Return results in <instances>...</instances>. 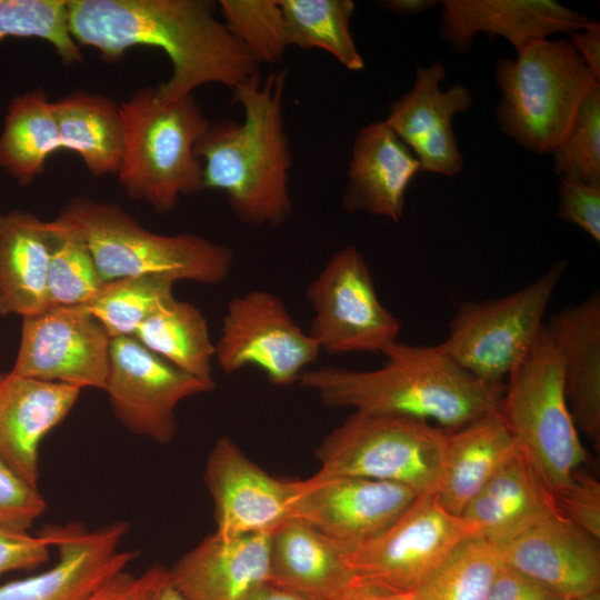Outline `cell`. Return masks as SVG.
<instances>
[{"label":"cell","mask_w":600,"mask_h":600,"mask_svg":"<svg viewBox=\"0 0 600 600\" xmlns=\"http://www.w3.org/2000/svg\"><path fill=\"white\" fill-rule=\"evenodd\" d=\"M381 354L386 358L381 368L307 369L298 383L330 408L433 421L447 431L499 409L504 383L473 377L438 344L413 346L397 340Z\"/></svg>","instance_id":"cell-2"},{"label":"cell","mask_w":600,"mask_h":600,"mask_svg":"<svg viewBox=\"0 0 600 600\" xmlns=\"http://www.w3.org/2000/svg\"><path fill=\"white\" fill-rule=\"evenodd\" d=\"M284 18L288 43L302 50L319 49L350 71L364 68L351 34L356 10L351 0H278Z\"/></svg>","instance_id":"cell-32"},{"label":"cell","mask_w":600,"mask_h":600,"mask_svg":"<svg viewBox=\"0 0 600 600\" xmlns=\"http://www.w3.org/2000/svg\"><path fill=\"white\" fill-rule=\"evenodd\" d=\"M9 37L44 40L64 64L83 61L70 33L68 0H0V41Z\"/></svg>","instance_id":"cell-36"},{"label":"cell","mask_w":600,"mask_h":600,"mask_svg":"<svg viewBox=\"0 0 600 600\" xmlns=\"http://www.w3.org/2000/svg\"><path fill=\"white\" fill-rule=\"evenodd\" d=\"M320 352L284 302L266 290H251L230 300L214 343V360L224 373L254 366L280 387L298 382Z\"/></svg>","instance_id":"cell-12"},{"label":"cell","mask_w":600,"mask_h":600,"mask_svg":"<svg viewBox=\"0 0 600 600\" xmlns=\"http://www.w3.org/2000/svg\"><path fill=\"white\" fill-rule=\"evenodd\" d=\"M174 282L154 274L132 276L103 282L86 306L112 338L134 336L139 326L173 296Z\"/></svg>","instance_id":"cell-35"},{"label":"cell","mask_w":600,"mask_h":600,"mask_svg":"<svg viewBox=\"0 0 600 600\" xmlns=\"http://www.w3.org/2000/svg\"><path fill=\"white\" fill-rule=\"evenodd\" d=\"M444 78L441 61L417 64L411 89L390 104L384 122L413 152L422 172L454 177L463 170V158L452 120L471 108L473 93L462 83L441 90Z\"/></svg>","instance_id":"cell-18"},{"label":"cell","mask_w":600,"mask_h":600,"mask_svg":"<svg viewBox=\"0 0 600 600\" xmlns=\"http://www.w3.org/2000/svg\"><path fill=\"white\" fill-rule=\"evenodd\" d=\"M554 498L560 514L600 540V482L596 478L576 469Z\"/></svg>","instance_id":"cell-40"},{"label":"cell","mask_w":600,"mask_h":600,"mask_svg":"<svg viewBox=\"0 0 600 600\" xmlns=\"http://www.w3.org/2000/svg\"><path fill=\"white\" fill-rule=\"evenodd\" d=\"M551 592L523 576L516 569L502 564L486 600H557Z\"/></svg>","instance_id":"cell-43"},{"label":"cell","mask_w":600,"mask_h":600,"mask_svg":"<svg viewBox=\"0 0 600 600\" xmlns=\"http://www.w3.org/2000/svg\"><path fill=\"white\" fill-rule=\"evenodd\" d=\"M559 513L552 491L519 451L468 503L462 517L498 544Z\"/></svg>","instance_id":"cell-25"},{"label":"cell","mask_w":600,"mask_h":600,"mask_svg":"<svg viewBox=\"0 0 600 600\" xmlns=\"http://www.w3.org/2000/svg\"><path fill=\"white\" fill-rule=\"evenodd\" d=\"M436 0H382L378 2L380 8L400 16H416L433 8Z\"/></svg>","instance_id":"cell-48"},{"label":"cell","mask_w":600,"mask_h":600,"mask_svg":"<svg viewBox=\"0 0 600 600\" xmlns=\"http://www.w3.org/2000/svg\"><path fill=\"white\" fill-rule=\"evenodd\" d=\"M81 389L0 373V458L27 483L38 488L43 438L76 404Z\"/></svg>","instance_id":"cell-21"},{"label":"cell","mask_w":600,"mask_h":600,"mask_svg":"<svg viewBox=\"0 0 600 600\" xmlns=\"http://www.w3.org/2000/svg\"><path fill=\"white\" fill-rule=\"evenodd\" d=\"M557 600H600V593L598 591V592H594V593H591V594H588V596H583V597L560 598V599H557Z\"/></svg>","instance_id":"cell-50"},{"label":"cell","mask_w":600,"mask_h":600,"mask_svg":"<svg viewBox=\"0 0 600 600\" xmlns=\"http://www.w3.org/2000/svg\"><path fill=\"white\" fill-rule=\"evenodd\" d=\"M146 572L134 576L126 570L97 587L84 600H143Z\"/></svg>","instance_id":"cell-44"},{"label":"cell","mask_w":600,"mask_h":600,"mask_svg":"<svg viewBox=\"0 0 600 600\" xmlns=\"http://www.w3.org/2000/svg\"><path fill=\"white\" fill-rule=\"evenodd\" d=\"M354 579L337 543L291 518L270 533L268 583L309 600H333Z\"/></svg>","instance_id":"cell-26"},{"label":"cell","mask_w":600,"mask_h":600,"mask_svg":"<svg viewBox=\"0 0 600 600\" xmlns=\"http://www.w3.org/2000/svg\"><path fill=\"white\" fill-rule=\"evenodd\" d=\"M439 34L458 53L468 52L478 33L501 37L516 51L539 39L571 33L591 19L553 0H442Z\"/></svg>","instance_id":"cell-20"},{"label":"cell","mask_w":600,"mask_h":600,"mask_svg":"<svg viewBox=\"0 0 600 600\" xmlns=\"http://www.w3.org/2000/svg\"><path fill=\"white\" fill-rule=\"evenodd\" d=\"M478 529L446 510L437 494L418 496L384 531L356 546L339 547L360 580L418 591L449 554Z\"/></svg>","instance_id":"cell-10"},{"label":"cell","mask_w":600,"mask_h":600,"mask_svg":"<svg viewBox=\"0 0 600 600\" xmlns=\"http://www.w3.org/2000/svg\"><path fill=\"white\" fill-rule=\"evenodd\" d=\"M204 483L213 500L218 534L271 533L292 518L290 480L269 474L228 436L218 438L209 452Z\"/></svg>","instance_id":"cell-17"},{"label":"cell","mask_w":600,"mask_h":600,"mask_svg":"<svg viewBox=\"0 0 600 600\" xmlns=\"http://www.w3.org/2000/svg\"><path fill=\"white\" fill-rule=\"evenodd\" d=\"M518 444L499 409L447 431V447L437 497L461 516L468 503L517 452Z\"/></svg>","instance_id":"cell-28"},{"label":"cell","mask_w":600,"mask_h":600,"mask_svg":"<svg viewBox=\"0 0 600 600\" xmlns=\"http://www.w3.org/2000/svg\"><path fill=\"white\" fill-rule=\"evenodd\" d=\"M498 59L499 130L523 149L551 153L567 136L582 98L597 80L569 40L539 39Z\"/></svg>","instance_id":"cell-6"},{"label":"cell","mask_w":600,"mask_h":600,"mask_svg":"<svg viewBox=\"0 0 600 600\" xmlns=\"http://www.w3.org/2000/svg\"><path fill=\"white\" fill-rule=\"evenodd\" d=\"M49 221L24 210L0 213V316L31 317L49 308Z\"/></svg>","instance_id":"cell-27"},{"label":"cell","mask_w":600,"mask_h":600,"mask_svg":"<svg viewBox=\"0 0 600 600\" xmlns=\"http://www.w3.org/2000/svg\"><path fill=\"white\" fill-rule=\"evenodd\" d=\"M61 149L76 152L91 174H118L124 153V134L114 100L78 90L52 101Z\"/></svg>","instance_id":"cell-29"},{"label":"cell","mask_w":600,"mask_h":600,"mask_svg":"<svg viewBox=\"0 0 600 600\" xmlns=\"http://www.w3.org/2000/svg\"><path fill=\"white\" fill-rule=\"evenodd\" d=\"M551 154L559 178L600 184V81L590 86L567 136Z\"/></svg>","instance_id":"cell-38"},{"label":"cell","mask_w":600,"mask_h":600,"mask_svg":"<svg viewBox=\"0 0 600 600\" xmlns=\"http://www.w3.org/2000/svg\"><path fill=\"white\" fill-rule=\"evenodd\" d=\"M569 36V42L596 79L600 80V23L591 20L584 28Z\"/></svg>","instance_id":"cell-45"},{"label":"cell","mask_w":600,"mask_h":600,"mask_svg":"<svg viewBox=\"0 0 600 600\" xmlns=\"http://www.w3.org/2000/svg\"><path fill=\"white\" fill-rule=\"evenodd\" d=\"M562 361L567 402L577 428L600 443V293L593 291L544 322Z\"/></svg>","instance_id":"cell-24"},{"label":"cell","mask_w":600,"mask_h":600,"mask_svg":"<svg viewBox=\"0 0 600 600\" xmlns=\"http://www.w3.org/2000/svg\"><path fill=\"white\" fill-rule=\"evenodd\" d=\"M313 316L310 337L320 351L382 353L398 340L400 320L380 301L361 251L334 252L307 288Z\"/></svg>","instance_id":"cell-11"},{"label":"cell","mask_w":600,"mask_h":600,"mask_svg":"<svg viewBox=\"0 0 600 600\" xmlns=\"http://www.w3.org/2000/svg\"><path fill=\"white\" fill-rule=\"evenodd\" d=\"M49 223V308L87 306L103 284L91 252L81 234L69 222L58 216Z\"/></svg>","instance_id":"cell-34"},{"label":"cell","mask_w":600,"mask_h":600,"mask_svg":"<svg viewBox=\"0 0 600 600\" xmlns=\"http://www.w3.org/2000/svg\"><path fill=\"white\" fill-rule=\"evenodd\" d=\"M333 600H421L418 591L387 588L354 577L353 581Z\"/></svg>","instance_id":"cell-46"},{"label":"cell","mask_w":600,"mask_h":600,"mask_svg":"<svg viewBox=\"0 0 600 600\" xmlns=\"http://www.w3.org/2000/svg\"><path fill=\"white\" fill-rule=\"evenodd\" d=\"M214 388L213 379L178 369L132 336L111 339L104 391L118 420L137 436L170 443L177 432L178 404Z\"/></svg>","instance_id":"cell-13"},{"label":"cell","mask_w":600,"mask_h":600,"mask_svg":"<svg viewBox=\"0 0 600 600\" xmlns=\"http://www.w3.org/2000/svg\"><path fill=\"white\" fill-rule=\"evenodd\" d=\"M144 572L147 584L143 600H187L173 584L169 569L156 564Z\"/></svg>","instance_id":"cell-47"},{"label":"cell","mask_w":600,"mask_h":600,"mask_svg":"<svg viewBox=\"0 0 600 600\" xmlns=\"http://www.w3.org/2000/svg\"><path fill=\"white\" fill-rule=\"evenodd\" d=\"M59 217L81 234L103 282L154 274L174 283L218 284L233 266L229 247L196 233H154L113 203L76 197Z\"/></svg>","instance_id":"cell-5"},{"label":"cell","mask_w":600,"mask_h":600,"mask_svg":"<svg viewBox=\"0 0 600 600\" xmlns=\"http://www.w3.org/2000/svg\"><path fill=\"white\" fill-rule=\"evenodd\" d=\"M59 149L58 123L46 91L37 88L14 96L0 132V169L20 184H30Z\"/></svg>","instance_id":"cell-30"},{"label":"cell","mask_w":600,"mask_h":600,"mask_svg":"<svg viewBox=\"0 0 600 600\" xmlns=\"http://www.w3.org/2000/svg\"><path fill=\"white\" fill-rule=\"evenodd\" d=\"M41 531L58 551L57 562L37 574L0 584V600H84L137 557V551L120 548L129 531L124 521L94 530L70 522Z\"/></svg>","instance_id":"cell-16"},{"label":"cell","mask_w":600,"mask_h":600,"mask_svg":"<svg viewBox=\"0 0 600 600\" xmlns=\"http://www.w3.org/2000/svg\"><path fill=\"white\" fill-rule=\"evenodd\" d=\"M133 337L178 369L201 379H213L214 343L206 317L194 304L176 297L162 301Z\"/></svg>","instance_id":"cell-31"},{"label":"cell","mask_w":600,"mask_h":600,"mask_svg":"<svg viewBox=\"0 0 600 600\" xmlns=\"http://www.w3.org/2000/svg\"><path fill=\"white\" fill-rule=\"evenodd\" d=\"M502 564L500 544L471 536L449 554L418 593L421 600H486Z\"/></svg>","instance_id":"cell-33"},{"label":"cell","mask_w":600,"mask_h":600,"mask_svg":"<svg viewBox=\"0 0 600 600\" xmlns=\"http://www.w3.org/2000/svg\"><path fill=\"white\" fill-rule=\"evenodd\" d=\"M599 541L556 513L500 549L504 564L557 598H578L599 591Z\"/></svg>","instance_id":"cell-19"},{"label":"cell","mask_w":600,"mask_h":600,"mask_svg":"<svg viewBox=\"0 0 600 600\" xmlns=\"http://www.w3.org/2000/svg\"><path fill=\"white\" fill-rule=\"evenodd\" d=\"M46 508L39 489L27 483L0 458V526L29 531Z\"/></svg>","instance_id":"cell-39"},{"label":"cell","mask_w":600,"mask_h":600,"mask_svg":"<svg viewBox=\"0 0 600 600\" xmlns=\"http://www.w3.org/2000/svg\"><path fill=\"white\" fill-rule=\"evenodd\" d=\"M287 70L260 71L232 89L243 120L210 121L194 151L203 189L220 191L242 222L277 228L292 211V156L283 118Z\"/></svg>","instance_id":"cell-3"},{"label":"cell","mask_w":600,"mask_h":600,"mask_svg":"<svg viewBox=\"0 0 600 600\" xmlns=\"http://www.w3.org/2000/svg\"><path fill=\"white\" fill-rule=\"evenodd\" d=\"M507 380L499 411L520 452L554 494L586 462L587 452L567 402L561 357L546 324Z\"/></svg>","instance_id":"cell-7"},{"label":"cell","mask_w":600,"mask_h":600,"mask_svg":"<svg viewBox=\"0 0 600 600\" xmlns=\"http://www.w3.org/2000/svg\"><path fill=\"white\" fill-rule=\"evenodd\" d=\"M291 517L301 520L339 547L362 543L390 527L417 493L394 482L360 477L290 480Z\"/></svg>","instance_id":"cell-15"},{"label":"cell","mask_w":600,"mask_h":600,"mask_svg":"<svg viewBox=\"0 0 600 600\" xmlns=\"http://www.w3.org/2000/svg\"><path fill=\"white\" fill-rule=\"evenodd\" d=\"M216 7L209 0H68V20L74 41L109 62L136 46L166 52L172 72L153 91L158 101L171 103L204 84L233 89L259 72Z\"/></svg>","instance_id":"cell-1"},{"label":"cell","mask_w":600,"mask_h":600,"mask_svg":"<svg viewBox=\"0 0 600 600\" xmlns=\"http://www.w3.org/2000/svg\"><path fill=\"white\" fill-rule=\"evenodd\" d=\"M270 533L208 536L169 569L187 600H244L268 583Z\"/></svg>","instance_id":"cell-22"},{"label":"cell","mask_w":600,"mask_h":600,"mask_svg":"<svg viewBox=\"0 0 600 600\" xmlns=\"http://www.w3.org/2000/svg\"><path fill=\"white\" fill-rule=\"evenodd\" d=\"M558 216L600 242V184L560 178Z\"/></svg>","instance_id":"cell-41"},{"label":"cell","mask_w":600,"mask_h":600,"mask_svg":"<svg viewBox=\"0 0 600 600\" xmlns=\"http://www.w3.org/2000/svg\"><path fill=\"white\" fill-rule=\"evenodd\" d=\"M111 337L86 306L22 318L12 373L80 389H106Z\"/></svg>","instance_id":"cell-14"},{"label":"cell","mask_w":600,"mask_h":600,"mask_svg":"<svg viewBox=\"0 0 600 600\" xmlns=\"http://www.w3.org/2000/svg\"><path fill=\"white\" fill-rule=\"evenodd\" d=\"M119 111L124 153L117 176L128 197L167 213L182 196L203 190L194 148L210 120L193 94L162 103L153 87H146L119 104Z\"/></svg>","instance_id":"cell-4"},{"label":"cell","mask_w":600,"mask_h":600,"mask_svg":"<svg viewBox=\"0 0 600 600\" xmlns=\"http://www.w3.org/2000/svg\"><path fill=\"white\" fill-rule=\"evenodd\" d=\"M51 549L42 531L31 534L0 526V576L42 566L48 561Z\"/></svg>","instance_id":"cell-42"},{"label":"cell","mask_w":600,"mask_h":600,"mask_svg":"<svg viewBox=\"0 0 600 600\" xmlns=\"http://www.w3.org/2000/svg\"><path fill=\"white\" fill-rule=\"evenodd\" d=\"M244 600H309L290 591L267 583Z\"/></svg>","instance_id":"cell-49"},{"label":"cell","mask_w":600,"mask_h":600,"mask_svg":"<svg viewBox=\"0 0 600 600\" xmlns=\"http://www.w3.org/2000/svg\"><path fill=\"white\" fill-rule=\"evenodd\" d=\"M567 268L560 260L508 296L463 302L439 348L473 377L503 383L534 347Z\"/></svg>","instance_id":"cell-9"},{"label":"cell","mask_w":600,"mask_h":600,"mask_svg":"<svg viewBox=\"0 0 600 600\" xmlns=\"http://www.w3.org/2000/svg\"><path fill=\"white\" fill-rule=\"evenodd\" d=\"M420 172L417 157L384 120L370 122L352 146L342 207L399 222L406 191Z\"/></svg>","instance_id":"cell-23"},{"label":"cell","mask_w":600,"mask_h":600,"mask_svg":"<svg viewBox=\"0 0 600 600\" xmlns=\"http://www.w3.org/2000/svg\"><path fill=\"white\" fill-rule=\"evenodd\" d=\"M447 430L400 416L354 411L316 449L323 477H360L437 494Z\"/></svg>","instance_id":"cell-8"},{"label":"cell","mask_w":600,"mask_h":600,"mask_svg":"<svg viewBox=\"0 0 600 600\" xmlns=\"http://www.w3.org/2000/svg\"><path fill=\"white\" fill-rule=\"evenodd\" d=\"M229 32L261 63L282 60L289 47L284 18L276 0H220Z\"/></svg>","instance_id":"cell-37"}]
</instances>
